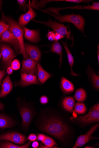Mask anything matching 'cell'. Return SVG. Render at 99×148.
Listing matches in <instances>:
<instances>
[{"label": "cell", "mask_w": 99, "mask_h": 148, "mask_svg": "<svg viewBox=\"0 0 99 148\" xmlns=\"http://www.w3.org/2000/svg\"><path fill=\"white\" fill-rule=\"evenodd\" d=\"M99 126V123L93 126L87 133L79 137L73 148H77L80 147L87 143L92 138L93 134Z\"/></svg>", "instance_id": "13"}, {"label": "cell", "mask_w": 99, "mask_h": 148, "mask_svg": "<svg viewBox=\"0 0 99 148\" xmlns=\"http://www.w3.org/2000/svg\"><path fill=\"white\" fill-rule=\"evenodd\" d=\"M1 1H0V8H1Z\"/></svg>", "instance_id": "45"}, {"label": "cell", "mask_w": 99, "mask_h": 148, "mask_svg": "<svg viewBox=\"0 0 99 148\" xmlns=\"http://www.w3.org/2000/svg\"><path fill=\"white\" fill-rule=\"evenodd\" d=\"M75 100L73 97H69L64 99L63 101V106L67 111L71 112L73 111Z\"/></svg>", "instance_id": "23"}, {"label": "cell", "mask_w": 99, "mask_h": 148, "mask_svg": "<svg viewBox=\"0 0 99 148\" xmlns=\"http://www.w3.org/2000/svg\"><path fill=\"white\" fill-rule=\"evenodd\" d=\"M9 28V25L5 22L0 21V41L3 34L8 30Z\"/></svg>", "instance_id": "30"}, {"label": "cell", "mask_w": 99, "mask_h": 148, "mask_svg": "<svg viewBox=\"0 0 99 148\" xmlns=\"http://www.w3.org/2000/svg\"><path fill=\"white\" fill-rule=\"evenodd\" d=\"M0 52L2 57L1 69L6 71L13 59L17 55L10 45L4 43L0 42Z\"/></svg>", "instance_id": "4"}, {"label": "cell", "mask_w": 99, "mask_h": 148, "mask_svg": "<svg viewBox=\"0 0 99 148\" xmlns=\"http://www.w3.org/2000/svg\"><path fill=\"white\" fill-rule=\"evenodd\" d=\"M88 9L90 10H99V3L95 2H93V5H89L87 6H77L73 7H69L64 8H50L44 10L46 12H50L54 13V14L56 15H61L59 11L61 10L66 9Z\"/></svg>", "instance_id": "10"}, {"label": "cell", "mask_w": 99, "mask_h": 148, "mask_svg": "<svg viewBox=\"0 0 99 148\" xmlns=\"http://www.w3.org/2000/svg\"><path fill=\"white\" fill-rule=\"evenodd\" d=\"M32 21L36 23L43 24L49 27L52 29L55 32L64 36H66L67 39L70 38L71 32L68 31L67 27L63 24L52 21L50 18L47 22L38 21L35 20H33Z\"/></svg>", "instance_id": "6"}, {"label": "cell", "mask_w": 99, "mask_h": 148, "mask_svg": "<svg viewBox=\"0 0 99 148\" xmlns=\"http://www.w3.org/2000/svg\"><path fill=\"white\" fill-rule=\"evenodd\" d=\"M39 143L37 141H35L32 144V146L34 148H37L38 147Z\"/></svg>", "instance_id": "38"}, {"label": "cell", "mask_w": 99, "mask_h": 148, "mask_svg": "<svg viewBox=\"0 0 99 148\" xmlns=\"http://www.w3.org/2000/svg\"><path fill=\"white\" fill-rule=\"evenodd\" d=\"M92 107L94 109L99 111V104L98 103L93 106H92Z\"/></svg>", "instance_id": "39"}, {"label": "cell", "mask_w": 99, "mask_h": 148, "mask_svg": "<svg viewBox=\"0 0 99 148\" xmlns=\"http://www.w3.org/2000/svg\"><path fill=\"white\" fill-rule=\"evenodd\" d=\"M5 106L3 103L0 102V110H3L4 109Z\"/></svg>", "instance_id": "40"}, {"label": "cell", "mask_w": 99, "mask_h": 148, "mask_svg": "<svg viewBox=\"0 0 99 148\" xmlns=\"http://www.w3.org/2000/svg\"><path fill=\"white\" fill-rule=\"evenodd\" d=\"M25 50L27 54L32 59L38 62L41 56V51L38 47L27 43L24 44Z\"/></svg>", "instance_id": "14"}, {"label": "cell", "mask_w": 99, "mask_h": 148, "mask_svg": "<svg viewBox=\"0 0 99 148\" xmlns=\"http://www.w3.org/2000/svg\"><path fill=\"white\" fill-rule=\"evenodd\" d=\"M61 42L66 52L68 62L71 67V74L72 76H78L79 75L75 73L73 71V67L74 63V60L71 52L68 48L67 43L62 41H61Z\"/></svg>", "instance_id": "20"}, {"label": "cell", "mask_w": 99, "mask_h": 148, "mask_svg": "<svg viewBox=\"0 0 99 148\" xmlns=\"http://www.w3.org/2000/svg\"><path fill=\"white\" fill-rule=\"evenodd\" d=\"M1 53H0V60H1ZM1 66H0V70H1Z\"/></svg>", "instance_id": "43"}, {"label": "cell", "mask_w": 99, "mask_h": 148, "mask_svg": "<svg viewBox=\"0 0 99 148\" xmlns=\"http://www.w3.org/2000/svg\"><path fill=\"white\" fill-rule=\"evenodd\" d=\"M75 111L79 114H83L87 111V107L83 103H76L74 106Z\"/></svg>", "instance_id": "28"}, {"label": "cell", "mask_w": 99, "mask_h": 148, "mask_svg": "<svg viewBox=\"0 0 99 148\" xmlns=\"http://www.w3.org/2000/svg\"><path fill=\"white\" fill-rule=\"evenodd\" d=\"M88 73L93 86L98 89L99 88V77L97 75L89 65Z\"/></svg>", "instance_id": "25"}, {"label": "cell", "mask_w": 99, "mask_h": 148, "mask_svg": "<svg viewBox=\"0 0 99 148\" xmlns=\"http://www.w3.org/2000/svg\"><path fill=\"white\" fill-rule=\"evenodd\" d=\"M31 142L30 141L25 145L19 146L6 140L0 142V148H27L29 147Z\"/></svg>", "instance_id": "22"}, {"label": "cell", "mask_w": 99, "mask_h": 148, "mask_svg": "<svg viewBox=\"0 0 99 148\" xmlns=\"http://www.w3.org/2000/svg\"><path fill=\"white\" fill-rule=\"evenodd\" d=\"M39 10L48 13L52 16L55 19L61 23L68 22L72 23L76 27L77 29L81 31L83 34L85 35L84 31L85 20L84 18L80 15H75L73 14L64 16H58L52 14L45 10L38 9Z\"/></svg>", "instance_id": "3"}, {"label": "cell", "mask_w": 99, "mask_h": 148, "mask_svg": "<svg viewBox=\"0 0 99 148\" xmlns=\"http://www.w3.org/2000/svg\"><path fill=\"white\" fill-rule=\"evenodd\" d=\"M37 137L35 134H32L28 137V139L31 141H34L36 140Z\"/></svg>", "instance_id": "35"}, {"label": "cell", "mask_w": 99, "mask_h": 148, "mask_svg": "<svg viewBox=\"0 0 99 148\" xmlns=\"http://www.w3.org/2000/svg\"><path fill=\"white\" fill-rule=\"evenodd\" d=\"M98 51L97 52V58L98 61V62H99V44L98 45Z\"/></svg>", "instance_id": "41"}, {"label": "cell", "mask_w": 99, "mask_h": 148, "mask_svg": "<svg viewBox=\"0 0 99 148\" xmlns=\"http://www.w3.org/2000/svg\"><path fill=\"white\" fill-rule=\"evenodd\" d=\"M46 137V136L43 134H39L37 136V140L41 141L42 142L44 141Z\"/></svg>", "instance_id": "36"}, {"label": "cell", "mask_w": 99, "mask_h": 148, "mask_svg": "<svg viewBox=\"0 0 99 148\" xmlns=\"http://www.w3.org/2000/svg\"><path fill=\"white\" fill-rule=\"evenodd\" d=\"M2 21L9 25L8 31L12 33L17 39L20 45V50L17 55L21 54L24 60L29 58V56L25 52L24 41V30L18 23L12 18L4 15L2 12Z\"/></svg>", "instance_id": "2"}, {"label": "cell", "mask_w": 99, "mask_h": 148, "mask_svg": "<svg viewBox=\"0 0 99 148\" xmlns=\"http://www.w3.org/2000/svg\"><path fill=\"white\" fill-rule=\"evenodd\" d=\"M22 27L24 31V37L28 41L35 43H38L40 41L39 32L38 30H30L24 27Z\"/></svg>", "instance_id": "16"}, {"label": "cell", "mask_w": 99, "mask_h": 148, "mask_svg": "<svg viewBox=\"0 0 99 148\" xmlns=\"http://www.w3.org/2000/svg\"><path fill=\"white\" fill-rule=\"evenodd\" d=\"M62 87L63 91L66 93L71 92L74 89L73 84L64 77H63L62 79Z\"/></svg>", "instance_id": "24"}, {"label": "cell", "mask_w": 99, "mask_h": 148, "mask_svg": "<svg viewBox=\"0 0 99 148\" xmlns=\"http://www.w3.org/2000/svg\"><path fill=\"white\" fill-rule=\"evenodd\" d=\"M36 16V12L32 8L30 7L29 10L26 14L22 15L20 17L18 23L21 27H24L27 25L31 20L35 18Z\"/></svg>", "instance_id": "17"}, {"label": "cell", "mask_w": 99, "mask_h": 148, "mask_svg": "<svg viewBox=\"0 0 99 148\" xmlns=\"http://www.w3.org/2000/svg\"><path fill=\"white\" fill-rule=\"evenodd\" d=\"M0 140H7L18 144H23L26 140L23 134L15 132H7L0 134Z\"/></svg>", "instance_id": "7"}, {"label": "cell", "mask_w": 99, "mask_h": 148, "mask_svg": "<svg viewBox=\"0 0 99 148\" xmlns=\"http://www.w3.org/2000/svg\"><path fill=\"white\" fill-rule=\"evenodd\" d=\"M1 42L8 44L12 46L17 55L20 50V45L18 40L14 35L7 30L3 34Z\"/></svg>", "instance_id": "9"}, {"label": "cell", "mask_w": 99, "mask_h": 148, "mask_svg": "<svg viewBox=\"0 0 99 148\" xmlns=\"http://www.w3.org/2000/svg\"><path fill=\"white\" fill-rule=\"evenodd\" d=\"M47 36L50 41H57L65 37L54 32H48Z\"/></svg>", "instance_id": "27"}, {"label": "cell", "mask_w": 99, "mask_h": 148, "mask_svg": "<svg viewBox=\"0 0 99 148\" xmlns=\"http://www.w3.org/2000/svg\"><path fill=\"white\" fill-rule=\"evenodd\" d=\"M41 129L61 140L67 136L69 132L66 124L61 119L53 116L46 119L41 126Z\"/></svg>", "instance_id": "1"}, {"label": "cell", "mask_w": 99, "mask_h": 148, "mask_svg": "<svg viewBox=\"0 0 99 148\" xmlns=\"http://www.w3.org/2000/svg\"><path fill=\"white\" fill-rule=\"evenodd\" d=\"M38 148H47L48 147H46V146H44V145H42V144H41L40 146Z\"/></svg>", "instance_id": "42"}, {"label": "cell", "mask_w": 99, "mask_h": 148, "mask_svg": "<svg viewBox=\"0 0 99 148\" xmlns=\"http://www.w3.org/2000/svg\"><path fill=\"white\" fill-rule=\"evenodd\" d=\"M18 105L22 117V126L24 129H26L29 127L32 121L33 112L29 105L24 101L19 100Z\"/></svg>", "instance_id": "5"}, {"label": "cell", "mask_w": 99, "mask_h": 148, "mask_svg": "<svg viewBox=\"0 0 99 148\" xmlns=\"http://www.w3.org/2000/svg\"><path fill=\"white\" fill-rule=\"evenodd\" d=\"M37 62L30 58L23 60L22 62L21 73L37 75Z\"/></svg>", "instance_id": "8"}, {"label": "cell", "mask_w": 99, "mask_h": 148, "mask_svg": "<svg viewBox=\"0 0 99 148\" xmlns=\"http://www.w3.org/2000/svg\"><path fill=\"white\" fill-rule=\"evenodd\" d=\"M48 148H52L55 145H57L55 142L51 138L46 136L45 140L42 142Z\"/></svg>", "instance_id": "29"}, {"label": "cell", "mask_w": 99, "mask_h": 148, "mask_svg": "<svg viewBox=\"0 0 99 148\" xmlns=\"http://www.w3.org/2000/svg\"><path fill=\"white\" fill-rule=\"evenodd\" d=\"M51 51L60 56V68L62 62V48L59 42H54L53 44L51 49Z\"/></svg>", "instance_id": "21"}, {"label": "cell", "mask_w": 99, "mask_h": 148, "mask_svg": "<svg viewBox=\"0 0 99 148\" xmlns=\"http://www.w3.org/2000/svg\"><path fill=\"white\" fill-rule=\"evenodd\" d=\"M0 131H1V130H0Z\"/></svg>", "instance_id": "46"}, {"label": "cell", "mask_w": 99, "mask_h": 148, "mask_svg": "<svg viewBox=\"0 0 99 148\" xmlns=\"http://www.w3.org/2000/svg\"><path fill=\"white\" fill-rule=\"evenodd\" d=\"M7 73L8 75H11L13 73V70L11 69L10 66L6 70Z\"/></svg>", "instance_id": "37"}, {"label": "cell", "mask_w": 99, "mask_h": 148, "mask_svg": "<svg viewBox=\"0 0 99 148\" xmlns=\"http://www.w3.org/2000/svg\"><path fill=\"white\" fill-rule=\"evenodd\" d=\"M6 71L4 70H0V88L1 86L2 80L7 74Z\"/></svg>", "instance_id": "33"}, {"label": "cell", "mask_w": 99, "mask_h": 148, "mask_svg": "<svg viewBox=\"0 0 99 148\" xmlns=\"http://www.w3.org/2000/svg\"><path fill=\"white\" fill-rule=\"evenodd\" d=\"M14 125L15 122L10 117L3 114H0V128L4 129L10 128Z\"/></svg>", "instance_id": "18"}, {"label": "cell", "mask_w": 99, "mask_h": 148, "mask_svg": "<svg viewBox=\"0 0 99 148\" xmlns=\"http://www.w3.org/2000/svg\"><path fill=\"white\" fill-rule=\"evenodd\" d=\"M84 148H93V147H89V146H86L85 147H84Z\"/></svg>", "instance_id": "44"}, {"label": "cell", "mask_w": 99, "mask_h": 148, "mask_svg": "<svg viewBox=\"0 0 99 148\" xmlns=\"http://www.w3.org/2000/svg\"><path fill=\"white\" fill-rule=\"evenodd\" d=\"M21 78L15 84V86L25 87L34 84H39L36 75L27 74L21 73Z\"/></svg>", "instance_id": "11"}, {"label": "cell", "mask_w": 99, "mask_h": 148, "mask_svg": "<svg viewBox=\"0 0 99 148\" xmlns=\"http://www.w3.org/2000/svg\"><path fill=\"white\" fill-rule=\"evenodd\" d=\"M37 69L38 80L41 84H44L51 77V75L44 70L39 62H37Z\"/></svg>", "instance_id": "19"}, {"label": "cell", "mask_w": 99, "mask_h": 148, "mask_svg": "<svg viewBox=\"0 0 99 148\" xmlns=\"http://www.w3.org/2000/svg\"><path fill=\"white\" fill-rule=\"evenodd\" d=\"M11 68L13 70L17 71L20 69L21 67L20 62L19 60L15 59L12 61Z\"/></svg>", "instance_id": "31"}, {"label": "cell", "mask_w": 99, "mask_h": 148, "mask_svg": "<svg viewBox=\"0 0 99 148\" xmlns=\"http://www.w3.org/2000/svg\"><path fill=\"white\" fill-rule=\"evenodd\" d=\"M40 103L43 104H47L48 101V97L46 96H42L40 99Z\"/></svg>", "instance_id": "34"}, {"label": "cell", "mask_w": 99, "mask_h": 148, "mask_svg": "<svg viewBox=\"0 0 99 148\" xmlns=\"http://www.w3.org/2000/svg\"><path fill=\"white\" fill-rule=\"evenodd\" d=\"M86 91L83 89L80 88L75 92L74 97L76 100L79 103L84 101L87 98Z\"/></svg>", "instance_id": "26"}, {"label": "cell", "mask_w": 99, "mask_h": 148, "mask_svg": "<svg viewBox=\"0 0 99 148\" xmlns=\"http://www.w3.org/2000/svg\"><path fill=\"white\" fill-rule=\"evenodd\" d=\"M77 120L79 122L84 124L98 122L99 111L94 109L92 107L87 114L78 117Z\"/></svg>", "instance_id": "12"}, {"label": "cell", "mask_w": 99, "mask_h": 148, "mask_svg": "<svg viewBox=\"0 0 99 148\" xmlns=\"http://www.w3.org/2000/svg\"><path fill=\"white\" fill-rule=\"evenodd\" d=\"M0 92V99L8 95L12 91L13 85L9 75H8L3 81Z\"/></svg>", "instance_id": "15"}, {"label": "cell", "mask_w": 99, "mask_h": 148, "mask_svg": "<svg viewBox=\"0 0 99 148\" xmlns=\"http://www.w3.org/2000/svg\"><path fill=\"white\" fill-rule=\"evenodd\" d=\"M17 1L20 5V9L26 11V1L25 0H18Z\"/></svg>", "instance_id": "32"}]
</instances>
